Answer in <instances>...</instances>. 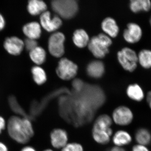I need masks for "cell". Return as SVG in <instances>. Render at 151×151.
Masks as SVG:
<instances>
[{
    "mask_svg": "<svg viewBox=\"0 0 151 151\" xmlns=\"http://www.w3.org/2000/svg\"><path fill=\"white\" fill-rule=\"evenodd\" d=\"M55 151L53 149H51V148H47L45 149V150H44L43 151Z\"/></svg>",
    "mask_w": 151,
    "mask_h": 151,
    "instance_id": "cell-35",
    "label": "cell"
},
{
    "mask_svg": "<svg viewBox=\"0 0 151 151\" xmlns=\"http://www.w3.org/2000/svg\"><path fill=\"white\" fill-rule=\"evenodd\" d=\"M102 28L109 37L115 38L119 35L120 31L119 25L116 20L112 18L105 19L102 22Z\"/></svg>",
    "mask_w": 151,
    "mask_h": 151,
    "instance_id": "cell-18",
    "label": "cell"
},
{
    "mask_svg": "<svg viewBox=\"0 0 151 151\" xmlns=\"http://www.w3.org/2000/svg\"><path fill=\"white\" fill-rule=\"evenodd\" d=\"M86 71L90 77L98 78L103 75L105 71V67L103 62L99 60H95L88 64Z\"/></svg>",
    "mask_w": 151,
    "mask_h": 151,
    "instance_id": "cell-20",
    "label": "cell"
},
{
    "mask_svg": "<svg viewBox=\"0 0 151 151\" xmlns=\"http://www.w3.org/2000/svg\"><path fill=\"white\" fill-rule=\"evenodd\" d=\"M60 151H84V147L80 143L76 142H68Z\"/></svg>",
    "mask_w": 151,
    "mask_h": 151,
    "instance_id": "cell-25",
    "label": "cell"
},
{
    "mask_svg": "<svg viewBox=\"0 0 151 151\" xmlns=\"http://www.w3.org/2000/svg\"><path fill=\"white\" fill-rule=\"evenodd\" d=\"M47 6L43 1L30 0L28 2L27 9L28 12L32 16L41 15L46 12Z\"/></svg>",
    "mask_w": 151,
    "mask_h": 151,
    "instance_id": "cell-19",
    "label": "cell"
},
{
    "mask_svg": "<svg viewBox=\"0 0 151 151\" xmlns=\"http://www.w3.org/2000/svg\"><path fill=\"white\" fill-rule=\"evenodd\" d=\"M143 31L140 25L135 22L127 24V27L123 32L124 40L130 44L139 43L142 38Z\"/></svg>",
    "mask_w": 151,
    "mask_h": 151,
    "instance_id": "cell-8",
    "label": "cell"
},
{
    "mask_svg": "<svg viewBox=\"0 0 151 151\" xmlns=\"http://www.w3.org/2000/svg\"><path fill=\"white\" fill-rule=\"evenodd\" d=\"M111 116L113 124L121 127L130 126L135 119L134 111L126 105H119L114 108Z\"/></svg>",
    "mask_w": 151,
    "mask_h": 151,
    "instance_id": "cell-5",
    "label": "cell"
},
{
    "mask_svg": "<svg viewBox=\"0 0 151 151\" xmlns=\"http://www.w3.org/2000/svg\"><path fill=\"white\" fill-rule=\"evenodd\" d=\"M117 59L123 69L129 73L134 72L139 66L138 52L128 47H125L118 52Z\"/></svg>",
    "mask_w": 151,
    "mask_h": 151,
    "instance_id": "cell-4",
    "label": "cell"
},
{
    "mask_svg": "<svg viewBox=\"0 0 151 151\" xmlns=\"http://www.w3.org/2000/svg\"><path fill=\"white\" fill-rule=\"evenodd\" d=\"M133 138L136 144L148 147L151 144V132L147 128H138L135 131Z\"/></svg>",
    "mask_w": 151,
    "mask_h": 151,
    "instance_id": "cell-16",
    "label": "cell"
},
{
    "mask_svg": "<svg viewBox=\"0 0 151 151\" xmlns=\"http://www.w3.org/2000/svg\"><path fill=\"white\" fill-rule=\"evenodd\" d=\"M7 127V123L5 119L2 116H0V134Z\"/></svg>",
    "mask_w": 151,
    "mask_h": 151,
    "instance_id": "cell-29",
    "label": "cell"
},
{
    "mask_svg": "<svg viewBox=\"0 0 151 151\" xmlns=\"http://www.w3.org/2000/svg\"><path fill=\"white\" fill-rule=\"evenodd\" d=\"M77 70L78 66L75 63L67 58H63L58 63L56 73L63 80H69L75 77Z\"/></svg>",
    "mask_w": 151,
    "mask_h": 151,
    "instance_id": "cell-7",
    "label": "cell"
},
{
    "mask_svg": "<svg viewBox=\"0 0 151 151\" xmlns=\"http://www.w3.org/2000/svg\"><path fill=\"white\" fill-rule=\"evenodd\" d=\"M40 24L41 27L48 32H52L58 29L62 24V22L59 17L52 18L51 14L46 11L40 15Z\"/></svg>",
    "mask_w": 151,
    "mask_h": 151,
    "instance_id": "cell-12",
    "label": "cell"
},
{
    "mask_svg": "<svg viewBox=\"0 0 151 151\" xmlns=\"http://www.w3.org/2000/svg\"><path fill=\"white\" fill-rule=\"evenodd\" d=\"M4 47L9 54L18 56L21 54L24 49V41L18 37H9L4 41Z\"/></svg>",
    "mask_w": 151,
    "mask_h": 151,
    "instance_id": "cell-11",
    "label": "cell"
},
{
    "mask_svg": "<svg viewBox=\"0 0 151 151\" xmlns=\"http://www.w3.org/2000/svg\"><path fill=\"white\" fill-rule=\"evenodd\" d=\"M138 65L143 69H151V49L144 48L138 52Z\"/></svg>",
    "mask_w": 151,
    "mask_h": 151,
    "instance_id": "cell-21",
    "label": "cell"
},
{
    "mask_svg": "<svg viewBox=\"0 0 151 151\" xmlns=\"http://www.w3.org/2000/svg\"><path fill=\"white\" fill-rule=\"evenodd\" d=\"M129 8L133 13L137 14L141 12H148L151 10L150 0H131Z\"/></svg>",
    "mask_w": 151,
    "mask_h": 151,
    "instance_id": "cell-17",
    "label": "cell"
},
{
    "mask_svg": "<svg viewBox=\"0 0 151 151\" xmlns=\"http://www.w3.org/2000/svg\"><path fill=\"white\" fill-rule=\"evenodd\" d=\"M0 151H9L7 146L1 142H0Z\"/></svg>",
    "mask_w": 151,
    "mask_h": 151,
    "instance_id": "cell-34",
    "label": "cell"
},
{
    "mask_svg": "<svg viewBox=\"0 0 151 151\" xmlns=\"http://www.w3.org/2000/svg\"><path fill=\"white\" fill-rule=\"evenodd\" d=\"M73 40L76 46L82 48L85 47L89 43V36L84 30H76L73 33Z\"/></svg>",
    "mask_w": 151,
    "mask_h": 151,
    "instance_id": "cell-23",
    "label": "cell"
},
{
    "mask_svg": "<svg viewBox=\"0 0 151 151\" xmlns=\"http://www.w3.org/2000/svg\"><path fill=\"white\" fill-rule=\"evenodd\" d=\"M110 151H127L124 147L114 146L110 150Z\"/></svg>",
    "mask_w": 151,
    "mask_h": 151,
    "instance_id": "cell-32",
    "label": "cell"
},
{
    "mask_svg": "<svg viewBox=\"0 0 151 151\" xmlns=\"http://www.w3.org/2000/svg\"><path fill=\"white\" fill-rule=\"evenodd\" d=\"M126 93L128 98L135 103H141L145 100L146 93L143 87L138 83L129 84L126 89Z\"/></svg>",
    "mask_w": 151,
    "mask_h": 151,
    "instance_id": "cell-14",
    "label": "cell"
},
{
    "mask_svg": "<svg viewBox=\"0 0 151 151\" xmlns=\"http://www.w3.org/2000/svg\"><path fill=\"white\" fill-rule=\"evenodd\" d=\"M130 151H150L148 146L135 144L132 146Z\"/></svg>",
    "mask_w": 151,
    "mask_h": 151,
    "instance_id": "cell-28",
    "label": "cell"
},
{
    "mask_svg": "<svg viewBox=\"0 0 151 151\" xmlns=\"http://www.w3.org/2000/svg\"><path fill=\"white\" fill-rule=\"evenodd\" d=\"M20 151H37L33 147L30 146H26L23 147Z\"/></svg>",
    "mask_w": 151,
    "mask_h": 151,
    "instance_id": "cell-33",
    "label": "cell"
},
{
    "mask_svg": "<svg viewBox=\"0 0 151 151\" xmlns=\"http://www.w3.org/2000/svg\"><path fill=\"white\" fill-rule=\"evenodd\" d=\"M24 41V49L29 52L31 51L38 46V43L36 40L26 38Z\"/></svg>",
    "mask_w": 151,
    "mask_h": 151,
    "instance_id": "cell-26",
    "label": "cell"
},
{
    "mask_svg": "<svg viewBox=\"0 0 151 151\" xmlns=\"http://www.w3.org/2000/svg\"><path fill=\"white\" fill-rule=\"evenodd\" d=\"M32 78L36 84L42 85L47 81V75L45 71L39 65H35L31 68Z\"/></svg>",
    "mask_w": 151,
    "mask_h": 151,
    "instance_id": "cell-24",
    "label": "cell"
},
{
    "mask_svg": "<svg viewBox=\"0 0 151 151\" xmlns=\"http://www.w3.org/2000/svg\"><path fill=\"white\" fill-rule=\"evenodd\" d=\"M73 86L76 91L80 92L84 88V84L80 79H76L73 81Z\"/></svg>",
    "mask_w": 151,
    "mask_h": 151,
    "instance_id": "cell-27",
    "label": "cell"
},
{
    "mask_svg": "<svg viewBox=\"0 0 151 151\" xmlns=\"http://www.w3.org/2000/svg\"><path fill=\"white\" fill-rule=\"evenodd\" d=\"M145 100L149 108L151 110V90L146 93Z\"/></svg>",
    "mask_w": 151,
    "mask_h": 151,
    "instance_id": "cell-31",
    "label": "cell"
},
{
    "mask_svg": "<svg viewBox=\"0 0 151 151\" xmlns=\"http://www.w3.org/2000/svg\"><path fill=\"white\" fill-rule=\"evenodd\" d=\"M149 24H150V27H151V16L150 17V19H149Z\"/></svg>",
    "mask_w": 151,
    "mask_h": 151,
    "instance_id": "cell-36",
    "label": "cell"
},
{
    "mask_svg": "<svg viewBox=\"0 0 151 151\" xmlns=\"http://www.w3.org/2000/svg\"><path fill=\"white\" fill-rule=\"evenodd\" d=\"M133 140V136L129 131L120 129L114 132L111 141L114 146L125 147L131 145Z\"/></svg>",
    "mask_w": 151,
    "mask_h": 151,
    "instance_id": "cell-13",
    "label": "cell"
},
{
    "mask_svg": "<svg viewBox=\"0 0 151 151\" xmlns=\"http://www.w3.org/2000/svg\"><path fill=\"white\" fill-rule=\"evenodd\" d=\"M110 151V150H108V151Z\"/></svg>",
    "mask_w": 151,
    "mask_h": 151,
    "instance_id": "cell-37",
    "label": "cell"
},
{
    "mask_svg": "<svg viewBox=\"0 0 151 151\" xmlns=\"http://www.w3.org/2000/svg\"><path fill=\"white\" fill-rule=\"evenodd\" d=\"M53 11L64 19L73 17L78 10V4L74 0H55L51 3Z\"/></svg>",
    "mask_w": 151,
    "mask_h": 151,
    "instance_id": "cell-6",
    "label": "cell"
},
{
    "mask_svg": "<svg viewBox=\"0 0 151 151\" xmlns=\"http://www.w3.org/2000/svg\"><path fill=\"white\" fill-rule=\"evenodd\" d=\"M113 124L111 115L102 114L94 120L91 130L93 141L100 145H108L111 141L113 131Z\"/></svg>",
    "mask_w": 151,
    "mask_h": 151,
    "instance_id": "cell-2",
    "label": "cell"
},
{
    "mask_svg": "<svg viewBox=\"0 0 151 151\" xmlns=\"http://www.w3.org/2000/svg\"><path fill=\"white\" fill-rule=\"evenodd\" d=\"M6 128L10 137L19 144H27L34 135L32 123L28 118L12 116L7 122Z\"/></svg>",
    "mask_w": 151,
    "mask_h": 151,
    "instance_id": "cell-1",
    "label": "cell"
},
{
    "mask_svg": "<svg viewBox=\"0 0 151 151\" xmlns=\"http://www.w3.org/2000/svg\"><path fill=\"white\" fill-rule=\"evenodd\" d=\"M41 27L40 24L37 22H31L23 26L22 31L27 38L37 40L41 35Z\"/></svg>",
    "mask_w": 151,
    "mask_h": 151,
    "instance_id": "cell-15",
    "label": "cell"
},
{
    "mask_svg": "<svg viewBox=\"0 0 151 151\" xmlns=\"http://www.w3.org/2000/svg\"><path fill=\"white\" fill-rule=\"evenodd\" d=\"M64 35L60 32L54 33L48 40V50L50 53L55 57H60L64 53Z\"/></svg>",
    "mask_w": 151,
    "mask_h": 151,
    "instance_id": "cell-9",
    "label": "cell"
},
{
    "mask_svg": "<svg viewBox=\"0 0 151 151\" xmlns=\"http://www.w3.org/2000/svg\"><path fill=\"white\" fill-rule=\"evenodd\" d=\"M50 145L53 149L60 150L69 142V136L66 130L61 128H56L50 134Z\"/></svg>",
    "mask_w": 151,
    "mask_h": 151,
    "instance_id": "cell-10",
    "label": "cell"
},
{
    "mask_svg": "<svg viewBox=\"0 0 151 151\" xmlns=\"http://www.w3.org/2000/svg\"><path fill=\"white\" fill-rule=\"evenodd\" d=\"M112 43L111 38L108 36L100 34L93 37L89 40L88 48L95 57L103 58L109 52V47Z\"/></svg>",
    "mask_w": 151,
    "mask_h": 151,
    "instance_id": "cell-3",
    "label": "cell"
},
{
    "mask_svg": "<svg viewBox=\"0 0 151 151\" xmlns=\"http://www.w3.org/2000/svg\"><path fill=\"white\" fill-rule=\"evenodd\" d=\"M6 19L2 14L0 13V31L3 30L5 27Z\"/></svg>",
    "mask_w": 151,
    "mask_h": 151,
    "instance_id": "cell-30",
    "label": "cell"
},
{
    "mask_svg": "<svg viewBox=\"0 0 151 151\" xmlns=\"http://www.w3.org/2000/svg\"><path fill=\"white\" fill-rule=\"evenodd\" d=\"M29 56L34 63L37 65H40L43 64L46 60V52L41 47L38 46L29 52Z\"/></svg>",
    "mask_w": 151,
    "mask_h": 151,
    "instance_id": "cell-22",
    "label": "cell"
}]
</instances>
